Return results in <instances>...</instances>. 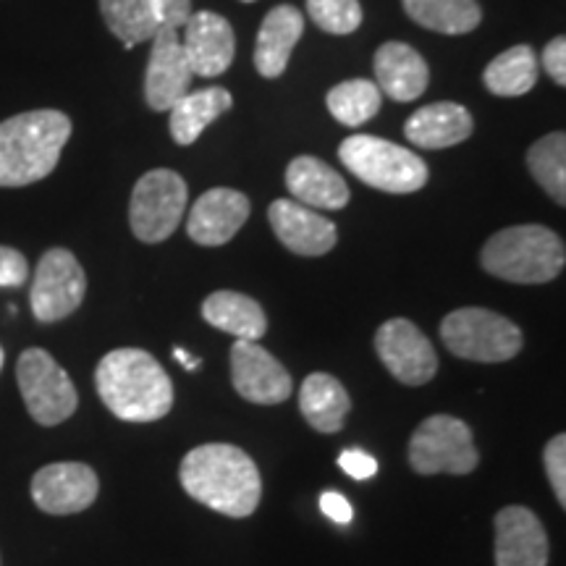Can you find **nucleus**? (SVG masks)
Returning a JSON list of instances; mask_svg holds the SVG:
<instances>
[{"mask_svg":"<svg viewBox=\"0 0 566 566\" xmlns=\"http://www.w3.org/2000/svg\"><path fill=\"white\" fill-rule=\"evenodd\" d=\"M181 45L195 76L216 80L223 71H229L233 63V55H237V34H233L229 19H223L221 13L197 11L184 24Z\"/></svg>","mask_w":566,"mask_h":566,"instance_id":"obj_16","label":"nucleus"},{"mask_svg":"<svg viewBox=\"0 0 566 566\" xmlns=\"http://www.w3.org/2000/svg\"><path fill=\"white\" fill-rule=\"evenodd\" d=\"M321 509L328 520H334L336 525H349L352 522V504L344 499L342 493L328 491L321 495Z\"/></svg>","mask_w":566,"mask_h":566,"instance_id":"obj_36","label":"nucleus"},{"mask_svg":"<svg viewBox=\"0 0 566 566\" xmlns=\"http://www.w3.org/2000/svg\"><path fill=\"white\" fill-rule=\"evenodd\" d=\"M415 24L438 34H470L483 21L478 0H401Z\"/></svg>","mask_w":566,"mask_h":566,"instance_id":"obj_27","label":"nucleus"},{"mask_svg":"<svg viewBox=\"0 0 566 566\" xmlns=\"http://www.w3.org/2000/svg\"><path fill=\"white\" fill-rule=\"evenodd\" d=\"M286 187L304 208L342 210L352 200L344 176L315 155H300L289 163Z\"/></svg>","mask_w":566,"mask_h":566,"instance_id":"obj_21","label":"nucleus"},{"mask_svg":"<svg viewBox=\"0 0 566 566\" xmlns=\"http://www.w3.org/2000/svg\"><path fill=\"white\" fill-rule=\"evenodd\" d=\"M32 501L45 514H80L95 504L101 480L95 470L82 462H55L42 467L32 478Z\"/></svg>","mask_w":566,"mask_h":566,"instance_id":"obj_13","label":"nucleus"},{"mask_svg":"<svg viewBox=\"0 0 566 566\" xmlns=\"http://www.w3.org/2000/svg\"><path fill=\"white\" fill-rule=\"evenodd\" d=\"M233 97L226 87H205L200 92H187L171 111V137L176 145L189 147L200 139L208 126L231 111Z\"/></svg>","mask_w":566,"mask_h":566,"instance_id":"obj_25","label":"nucleus"},{"mask_svg":"<svg viewBox=\"0 0 566 566\" xmlns=\"http://www.w3.org/2000/svg\"><path fill=\"white\" fill-rule=\"evenodd\" d=\"M71 137L63 111L42 108L0 122V187H30L48 179L59 166Z\"/></svg>","mask_w":566,"mask_h":566,"instance_id":"obj_3","label":"nucleus"},{"mask_svg":"<svg viewBox=\"0 0 566 566\" xmlns=\"http://www.w3.org/2000/svg\"><path fill=\"white\" fill-rule=\"evenodd\" d=\"M475 122L464 105L441 101L417 108L405 124V137L409 145L422 147V150H446V147L462 145L472 137Z\"/></svg>","mask_w":566,"mask_h":566,"instance_id":"obj_19","label":"nucleus"},{"mask_svg":"<svg viewBox=\"0 0 566 566\" xmlns=\"http://www.w3.org/2000/svg\"><path fill=\"white\" fill-rule=\"evenodd\" d=\"M30 279V263L13 247H0V289H19Z\"/></svg>","mask_w":566,"mask_h":566,"instance_id":"obj_33","label":"nucleus"},{"mask_svg":"<svg viewBox=\"0 0 566 566\" xmlns=\"http://www.w3.org/2000/svg\"><path fill=\"white\" fill-rule=\"evenodd\" d=\"M485 87L499 97H522L537 84V59L530 45H514L485 66Z\"/></svg>","mask_w":566,"mask_h":566,"instance_id":"obj_28","label":"nucleus"},{"mask_svg":"<svg viewBox=\"0 0 566 566\" xmlns=\"http://www.w3.org/2000/svg\"><path fill=\"white\" fill-rule=\"evenodd\" d=\"M325 105L338 124L354 129V126H363L378 116L380 105H384V92L375 82L346 80L325 95Z\"/></svg>","mask_w":566,"mask_h":566,"instance_id":"obj_29","label":"nucleus"},{"mask_svg":"<svg viewBox=\"0 0 566 566\" xmlns=\"http://www.w3.org/2000/svg\"><path fill=\"white\" fill-rule=\"evenodd\" d=\"M480 263L509 283H548L564 271V239L546 226H509L488 239Z\"/></svg>","mask_w":566,"mask_h":566,"instance_id":"obj_4","label":"nucleus"},{"mask_svg":"<svg viewBox=\"0 0 566 566\" xmlns=\"http://www.w3.org/2000/svg\"><path fill=\"white\" fill-rule=\"evenodd\" d=\"M187 181L171 168H155L134 184L129 202L132 233L145 244L166 242L187 210Z\"/></svg>","mask_w":566,"mask_h":566,"instance_id":"obj_8","label":"nucleus"},{"mask_svg":"<svg viewBox=\"0 0 566 566\" xmlns=\"http://www.w3.org/2000/svg\"><path fill=\"white\" fill-rule=\"evenodd\" d=\"M174 357L179 359V363L187 367V370H197V367H200V359H192V357H189V352H184V349H174Z\"/></svg>","mask_w":566,"mask_h":566,"instance_id":"obj_38","label":"nucleus"},{"mask_svg":"<svg viewBox=\"0 0 566 566\" xmlns=\"http://www.w3.org/2000/svg\"><path fill=\"white\" fill-rule=\"evenodd\" d=\"M527 168L546 189L551 200L566 205V137L564 132L546 134L527 150Z\"/></svg>","mask_w":566,"mask_h":566,"instance_id":"obj_30","label":"nucleus"},{"mask_svg":"<svg viewBox=\"0 0 566 566\" xmlns=\"http://www.w3.org/2000/svg\"><path fill=\"white\" fill-rule=\"evenodd\" d=\"M338 467L354 480H370L378 472V462L363 449H349L338 457Z\"/></svg>","mask_w":566,"mask_h":566,"instance_id":"obj_35","label":"nucleus"},{"mask_svg":"<svg viewBox=\"0 0 566 566\" xmlns=\"http://www.w3.org/2000/svg\"><path fill=\"white\" fill-rule=\"evenodd\" d=\"M409 464L420 475H470L480 454L470 424L451 415H433L417 424L409 438Z\"/></svg>","mask_w":566,"mask_h":566,"instance_id":"obj_7","label":"nucleus"},{"mask_svg":"<svg viewBox=\"0 0 566 566\" xmlns=\"http://www.w3.org/2000/svg\"><path fill=\"white\" fill-rule=\"evenodd\" d=\"M307 13L323 32L336 34V38H344L363 27L359 0H307Z\"/></svg>","mask_w":566,"mask_h":566,"instance_id":"obj_31","label":"nucleus"},{"mask_svg":"<svg viewBox=\"0 0 566 566\" xmlns=\"http://www.w3.org/2000/svg\"><path fill=\"white\" fill-rule=\"evenodd\" d=\"M184 491L212 512L242 520L260 504L263 480L258 464L239 446L205 443L184 457L179 470Z\"/></svg>","mask_w":566,"mask_h":566,"instance_id":"obj_1","label":"nucleus"},{"mask_svg":"<svg viewBox=\"0 0 566 566\" xmlns=\"http://www.w3.org/2000/svg\"><path fill=\"white\" fill-rule=\"evenodd\" d=\"M443 346L470 363H509L522 352V331L485 307H462L443 317Z\"/></svg>","mask_w":566,"mask_h":566,"instance_id":"obj_6","label":"nucleus"},{"mask_svg":"<svg viewBox=\"0 0 566 566\" xmlns=\"http://www.w3.org/2000/svg\"><path fill=\"white\" fill-rule=\"evenodd\" d=\"M380 363L405 386H424L436 378L438 357L430 338L407 317L386 321L375 334Z\"/></svg>","mask_w":566,"mask_h":566,"instance_id":"obj_11","label":"nucleus"},{"mask_svg":"<svg viewBox=\"0 0 566 566\" xmlns=\"http://www.w3.org/2000/svg\"><path fill=\"white\" fill-rule=\"evenodd\" d=\"M543 69H546V74L554 80L558 87H564L566 84V40L564 38H554L548 42L546 48H543Z\"/></svg>","mask_w":566,"mask_h":566,"instance_id":"obj_34","label":"nucleus"},{"mask_svg":"<svg viewBox=\"0 0 566 566\" xmlns=\"http://www.w3.org/2000/svg\"><path fill=\"white\" fill-rule=\"evenodd\" d=\"M105 27L132 51L139 42H150L160 27H166L160 0H101Z\"/></svg>","mask_w":566,"mask_h":566,"instance_id":"obj_26","label":"nucleus"},{"mask_svg":"<svg viewBox=\"0 0 566 566\" xmlns=\"http://www.w3.org/2000/svg\"><path fill=\"white\" fill-rule=\"evenodd\" d=\"M160 11H163V21L168 27H179L187 24V19L192 17V0H160Z\"/></svg>","mask_w":566,"mask_h":566,"instance_id":"obj_37","label":"nucleus"},{"mask_svg":"<svg viewBox=\"0 0 566 566\" xmlns=\"http://www.w3.org/2000/svg\"><path fill=\"white\" fill-rule=\"evenodd\" d=\"M231 380L237 394L252 405H283L292 396V375L258 342L231 346Z\"/></svg>","mask_w":566,"mask_h":566,"instance_id":"obj_14","label":"nucleus"},{"mask_svg":"<svg viewBox=\"0 0 566 566\" xmlns=\"http://www.w3.org/2000/svg\"><path fill=\"white\" fill-rule=\"evenodd\" d=\"M150 42V61H147L145 71V101L158 113L171 111L192 87L195 71L189 66L176 27H160Z\"/></svg>","mask_w":566,"mask_h":566,"instance_id":"obj_12","label":"nucleus"},{"mask_svg":"<svg viewBox=\"0 0 566 566\" xmlns=\"http://www.w3.org/2000/svg\"><path fill=\"white\" fill-rule=\"evenodd\" d=\"M250 197L239 189L216 187L200 195L195 208L189 210L187 233L200 247H223L229 244L250 218Z\"/></svg>","mask_w":566,"mask_h":566,"instance_id":"obj_15","label":"nucleus"},{"mask_svg":"<svg viewBox=\"0 0 566 566\" xmlns=\"http://www.w3.org/2000/svg\"><path fill=\"white\" fill-rule=\"evenodd\" d=\"M87 294V275L74 252L53 247L34 268L30 304L40 323H59L82 307Z\"/></svg>","mask_w":566,"mask_h":566,"instance_id":"obj_10","label":"nucleus"},{"mask_svg":"<svg viewBox=\"0 0 566 566\" xmlns=\"http://www.w3.org/2000/svg\"><path fill=\"white\" fill-rule=\"evenodd\" d=\"M17 380L27 412L34 422L53 428L80 407L69 373L45 349H27L17 363Z\"/></svg>","mask_w":566,"mask_h":566,"instance_id":"obj_9","label":"nucleus"},{"mask_svg":"<svg viewBox=\"0 0 566 566\" xmlns=\"http://www.w3.org/2000/svg\"><path fill=\"white\" fill-rule=\"evenodd\" d=\"M349 409V394L334 375L313 373L304 378L300 391V412L317 433H338L344 428Z\"/></svg>","mask_w":566,"mask_h":566,"instance_id":"obj_24","label":"nucleus"},{"mask_svg":"<svg viewBox=\"0 0 566 566\" xmlns=\"http://www.w3.org/2000/svg\"><path fill=\"white\" fill-rule=\"evenodd\" d=\"M304 34V13L296 6L281 3L268 11L254 42V69L265 80H279L286 71L296 42Z\"/></svg>","mask_w":566,"mask_h":566,"instance_id":"obj_22","label":"nucleus"},{"mask_svg":"<svg viewBox=\"0 0 566 566\" xmlns=\"http://www.w3.org/2000/svg\"><path fill=\"white\" fill-rule=\"evenodd\" d=\"M3 363H6V354H3V346H0V370H3Z\"/></svg>","mask_w":566,"mask_h":566,"instance_id":"obj_39","label":"nucleus"},{"mask_svg":"<svg viewBox=\"0 0 566 566\" xmlns=\"http://www.w3.org/2000/svg\"><path fill=\"white\" fill-rule=\"evenodd\" d=\"M103 405L124 422L163 420L174 407V384L145 349H113L95 370Z\"/></svg>","mask_w":566,"mask_h":566,"instance_id":"obj_2","label":"nucleus"},{"mask_svg":"<svg viewBox=\"0 0 566 566\" xmlns=\"http://www.w3.org/2000/svg\"><path fill=\"white\" fill-rule=\"evenodd\" d=\"M548 535L525 506L495 514V566H548Z\"/></svg>","mask_w":566,"mask_h":566,"instance_id":"obj_18","label":"nucleus"},{"mask_svg":"<svg viewBox=\"0 0 566 566\" xmlns=\"http://www.w3.org/2000/svg\"><path fill=\"white\" fill-rule=\"evenodd\" d=\"M202 317L212 328L237 336V342H260L268 331V317L252 296L242 292H212L202 302Z\"/></svg>","mask_w":566,"mask_h":566,"instance_id":"obj_23","label":"nucleus"},{"mask_svg":"<svg viewBox=\"0 0 566 566\" xmlns=\"http://www.w3.org/2000/svg\"><path fill=\"white\" fill-rule=\"evenodd\" d=\"M346 171L388 195H412L428 184V163L405 145L373 134H354L338 147Z\"/></svg>","mask_w":566,"mask_h":566,"instance_id":"obj_5","label":"nucleus"},{"mask_svg":"<svg viewBox=\"0 0 566 566\" xmlns=\"http://www.w3.org/2000/svg\"><path fill=\"white\" fill-rule=\"evenodd\" d=\"M242 3H254V0H242Z\"/></svg>","mask_w":566,"mask_h":566,"instance_id":"obj_40","label":"nucleus"},{"mask_svg":"<svg viewBox=\"0 0 566 566\" xmlns=\"http://www.w3.org/2000/svg\"><path fill=\"white\" fill-rule=\"evenodd\" d=\"M268 221H271L279 242L302 258H323L338 242L336 223L313 208H304L296 200L271 202Z\"/></svg>","mask_w":566,"mask_h":566,"instance_id":"obj_17","label":"nucleus"},{"mask_svg":"<svg viewBox=\"0 0 566 566\" xmlns=\"http://www.w3.org/2000/svg\"><path fill=\"white\" fill-rule=\"evenodd\" d=\"M375 84L394 103H412L428 90L430 69L420 53L407 42H386L373 61Z\"/></svg>","mask_w":566,"mask_h":566,"instance_id":"obj_20","label":"nucleus"},{"mask_svg":"<svg viewBox=\"0 0 566 566\" xmlns=\"http://www.w3.org/2000/svg\"><path fill=\"white\" fill-rule=\"evenodd\" d=\"M543 464H546V475L554 488L556 501L566 506V436L558 433L546 443L543 451Z\"/></svg>","mask_w":566,"mask_h":566,"instance_id":"obj_32","label":"nucleus"}]
</instances>
